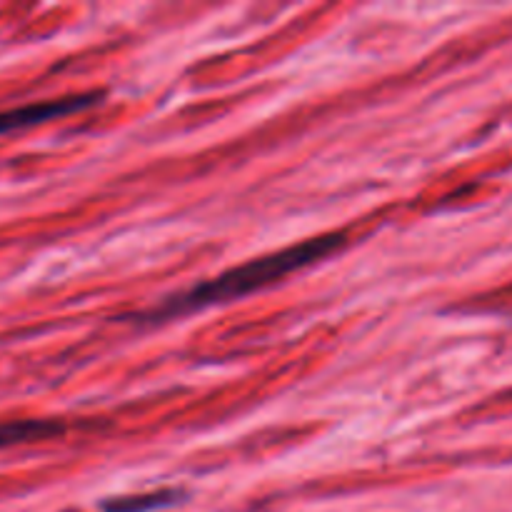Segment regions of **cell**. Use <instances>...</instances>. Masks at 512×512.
I'll use <instances>...</instances> for the list:
<instances>
[{
  "label": "cell",
  "mask_w": 512,
  "mask_h": 512,
  "mask_svg": "<svg viewBox=\"0 0 512 512\" xmlns=\"http://www.w3.org/2000/svg\"><path fill=\"white\" fill-rule=\"evenodd\" d=\"M185 500L183 490L165 488L155 490V493H140V495H125V498H108L100 508L103 512H153L178 505Z\"/></svg>",
  "instance_id": "obj_4"
},
{
  "label": "cell",
  "mask_w": 512,
  "mask_h": 512,
  "mask_svg": "<svg viewBox=\"0 0 512 512\" xmlns=\"http://www.w3.org/2000/svg\"><path fill=\"white\" fill-rule=\"evenodd\" d=\"M100 100H103V93H80L68 95V98L43 100V103H30L20 105V108L3 110V113H0V135L35 128V125L50 123V120L55 118H65V115L83 113V110L98 105Z\"/></svg>",
  "instance_id": "obj_2"
},
{
  "label": "cell",
  "mask_w": 512,
  "mask_h": 512,
  "mask_svg": "<svg viewBox=\"0 0 512 512\" xmlns=\"http://www.w3.org/2000/svg\"><path fill=\"white\" fill-rule=\"evenodd\" d=\"M343 245L345 233H328L305 240V243L290 245V248L278 250V253L263 255L258 260H248V263L238 265V268L225 270L218 278L193 285V288L183 290L178 295H170V298H165L155 308L135 315L133 323L158 325L175 318H183V315L195 313V310L233 303V300L245 298L250 293H258V290L268 288V285L280 283L283 278L308 268V265L320 263V260L333 255Z\"/></svg>",
  "instance_id": "obj_1"
},
{
  "label": "cell",
  "mask_w": 512,
  "mask_h": 512,
  "mask_svg": "<svg viewBox=\"0 0 512 512\" xmlns=\"http://www.w3.org/2000/svg\"><path fill=\"white\" fill-rule=\"evenodd\" d=\"M65 430H68V425H65L63 420H50V418L5 420V423H0V450L13 448V445L50 440L55 438V435H63Z\"/></svg>",
  "instance_id": "obj_3"
}]
</instances>
